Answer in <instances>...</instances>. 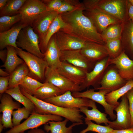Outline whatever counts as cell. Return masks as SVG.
I'll return each mask as SVG.
<instances>
[{"label":"cell","instance_id":"8992f818","mask_svg":"<svg viewBox=\"0 0 133 133\" xmlns=\"http://www.w3.org/2000/svg\"><path fill=\"white\" fill-rule=\"evenodd\" d=\"M71 92L68 91L61 95L47 99L44 101L67 109H79L84 106L92 108L96 105L95 102L89 99L74 97Z\"/></svg>","mask_w":133,"mask_h":133},{"label":"cell","instance_id":"816d5d0a","mask_svg":"<svg viewBox=\"0 0 133 133\" xmlns=\"http://www.w3.org/2000/svg\"><path fill=\"white\" fill-rule=\"evenodd\" d=\"M128 1L132 5H133V0H129Z\"/></svg>","mask_w":133,"mask_h":133},{"label":"cell","instance_id":"6da1fadb","mask_svg":"<svg viewBox=\"0 0 133 133\" xmlns=\"http://www.w3.org/2000/svg\"><path fill=\"white\" fill-rule=\"evenodd\" d=\"M83 5L71 12L60 14L65 23L60 30L86 42L105 45L101 34L83 13Z\"/></svg>","mask_w":133,"mask_h":133},{"label":"cell","instance_id":"9c48e42d","mask_svg":"<svg viewBox=\"0 0 133 133\" xmlns=\"http://www.w3.org/2000/svg\"><path fill=\"white\" fill-rule=\"evenodd\" d=\"M121 101L114 110L116 113L115 120L110 121L108 126L114 130H121L131 128V116L128 101L126 94L121 97Z\"/></svg>","mask_w":133,"mask_h":133},{"label":"cell","instance_id":"74e56055","mask_svg":"<svg viewBox=\"0 0 133 133\" xmlns=\"http://www.w3.org/2000/svg\"><path fill=\"white\" fill-rule=\"evenodd\" d=\"M84 119L85 124L87 125V127L79 133H86L89 131L98 133H110L113 130L108 126H103L95 124L85 117L84 118Z\"/></svg>","mask_w":133,"mask_h":133},{"label":"cell","instance_id":"ab89813d","mask_svg":"<svg viewBox=\"0 0 133 133\" xmlns=\"http://www.w3.org/2000/svg\"><path fill=\"white\" fill-rule=\"evenodd\" d=\"M17 109L14 111L12 114V121L13 127L20 124L22 119H27L30 114H31L30 112L24 107Z\"/></svg>","mask_w":133,"mask_h":133},{"label":"cell","instance_id":"cb8c5ba5","mask_svg":"<svg viewBox=\"0 0 133 133\" xmlns=\"http://www.w3.org/2000/svg\"><path fill=\"white\" fill-rule=\"evenodd\" d=\"M121 39L123 50L133 58V23L129 17L124 23Z\"/></svg>","mask_w":133,"mask_h":133},{"label":"cell","instance_id":"ac0fdd59","mask_svg":"<svg viewBox=\"0 0 133 133\" xmlns=\"http://www.w3.org/2000/svg\"><path fill=\"white\" fill-rule=\"evenodd\" d=\"M109 65H114L121 77L128 81L133 80V59H131L123 50L117 57L111 59L109 57Z\"/></svg>","mask_w":133,"mask_h":133},{"label":"cell","instance_id":"c3c4849f","mask_svg":"<svg viewBox=\"0 0 133 133\" xmlns=\"http://www.w3.org/2000/svg\"><path fill=\"white\" fill-rule=\"evenodd\" d=\"M9 0H0V10L6 5Z\"/></svg>","mask_w":133,"mask_h":133},{"label":"cell","instance_id":"b9f144b4","mask_svg":"<svg viewBox=\"0 0 133 133\" xmlns=\"http://www.w3.org/2000/svg\"><path fill=\"white\" fill-rule=\"evenodd\" d=\"M128 99L131 116V128H133V88L126 94Z\"/></svg>","mask_w":133,"mask_h":133},{"label":"cell","instance_id":"ffe728a7","mask_svg":"<svg viewBox=\"0 0 133 133\" xmlns=\"http://www.w3.org/2000/svg\"><path fill=\"white\" fill-rule=\"evenodd\" d=\"M56 70L70 81L80 86L84 83L87 72L83 69L63 61Z\"/></svg>","mask_w":133,"mask_h":133},{"label":"cell","instance_id":"d4e9b609","mask_svg":"<svg viewBox=\"0 0 133 133\" xmlns=\"http://www.w3.org/2000/svg\"><path fill=\"white\" fill-rule=\"evenodd\" d=\"M64 26L65 23L61 15L58 14L49 28L43 40L39 44L40 50L43 53L46 51L48 44L51 37Z\"/></svg>","mask_w":133,"mask_h":133},{"label":"cell","instance_id":"9a60e30c","mask_svg":"<svg viewBox=\"0 0 133 133\" xmlns=\"http://www.w3.org/2000/svg\"><path fill=\"white\" fill-rule=\"evenodd\" d=\"M1 94L0 98V112L2 114L0 116V122L4 127L11 129L13 127L12 116L14 110L20 108L18 102L13 101L9 95L4 93Z\"/></svg>","mask_w":133,"mask_h":133},{"label":"cell","instance_id":"f6af8a7d","mask_svg":"<svg viewBox=\"0 0 133 133\" xmlns=\"http://www.w3.org/2000/svg\"><path fill=\"white\" fill-rule=\"evenodd\" d=\"M110 133H133V128L121 130L113 129Z\"/></svg>","mask_w":133,"mask_h":133},{"label":"cell","instance_id":"5b68a950","mask_svg":"<svg viewBox=\"0 0 133 133\" xmlns=\"http://www.w3.org/2000/svg\"><path fill=\"white\" fill-rule=\"evenodd\" d=\"M39 44V37L31 26H27L21 30L16 41L18 48L40 58H44V54L40 50Z\"/></svg>","mask_w":133,"mask_h":133},{"label":"cell","instance_id":"60d3db41","mask_svg":"<svg viewBox=\"0 0 133 133\" xmlns=\"http://www.w3.org/2000/svg\"><path fill=\"white\" fill-rule=\"evenodd\" d=\"M45 4L47 11H56L62 6V0H42Z\"/></svg>","mask_w":133,"mask_h":133},{"label":"cell","instance_id":"1f68e13d","mask_svg":"<svg viewBox=\"0 0 133 133\" xmlns=\"http://www.w3.org/2000/svg\"><path fill=\"white\" fill-rule=\"evenodd\" d=\"M29 70L25 62L17 66L10 74L8 89L19 85L23 79L28 76Z\"/></svg>","mask_w":133,"mask_h":133},{"label":"cell","instance_id":"4fadbf2b","mask_svg":"<svg viewBox=\"0 0 133 133\" xmlns=\"http://www.w3.org/2000/svg\"><path fill=\"white\" fill-rule=\"evenodd\" d=\"M127 81L121 77L115 67L112 68L105 73L100 83V87L95 90L105 91L109 93L122 87Z\"/></svg>","mask_w":133,"mask_h":133},{"label":"cell","instance_id":"836d02e7","mask_svg":"<svg viewBox=\"0 0 133 133\" xmlns=\"http://www.w3.org/2000/svg\"><path fill=\"white\" fill-rule=\"evenodd\" d=\"M26 0H9L5 6L0 10V17L13 16L19 14V11Z\"/></svg>","mask_w":133,"mask_h":133},{"label":"cell","instance_id":"3957f363","mask_svg":"<svg viewBox=\"0 0 133 133\" xmlns=\"http://www.w3.org/2000/svg\"><path fill=\"white\" fill-rule=\"evenodd\" d=\"M85 8L94 7L124 23L128 17L127 0H85Z\"/></svg>","mask_w":133,"mask_h":133},{"label":"cell","instance_id":"e575fe53","mask_svg":"<svg viewBox=\"0 0 133 133\" xmlns=\"http://www.w3.org/2000/svg\"><path fill=\"white\" fill-rule=\"evenodd\" d=\"M39 81L28 76L24 78L20 83V88L33 95L36 91L44 84Z\"/></svg>","mask_w":133,"mask_h":133},{"label":"cell","instance_id":"277c9868","mask_svg":"<svg viewBox=\"0 0 133 133\" xmlns=\"http://www.w3.org/2000/svg\"><path fill=\"white\" fill-rule=\"evenodd\" d=\"M15 48L17 55L23 60L28 68V76L39 81L45 79V71L48 66L44 58H40L19 48Z\"/></svg>","mask_w":133,"mask_h":133},{"label":"cell","instance_id":"52a82bcc","mask_svg":"<svg viewBox=\"0 0 133 133\" xmlns=\"http://www.w3.org/2000/svg\"><path fill=\"white\" fill-rule=\"evenodd\" d=\"M23 122L14 127L5 133H20L29 129L36 128L50 121H62L63 118L59 116L51 115H43L34 113Z\"/></svg>","mask_w":133,"mask_h":133},{"label":"cell","instance_id":"e0dca14e","mask_svg":"<svg viewBox=\"0 0 133 133\" xmlns=\"http://www.w3.org/2000/svg\"><path fill=\"white\" fill-rule=\"evenodd\" d=\"M58 14L56 11H46L40 14L33 21L31 26L39 37V44L43 40L49 28Z\"/></svg>","mask_w":133,"mask_h":133},{"label":"cell","instance_id":"f907efd6","mask_svg":"<svg viewBox=\"0 0 133 133\" xmlns=\"http://www.w3.org/2000/svg\"><path fill=\"white\" fill-rule=\"evenodd\" d=\"M4 127L2 123L0 122V133H1Z\"/></svg>","mask_w":133,"mask_h":133},{"label":"cell","instance_id":"5bb4252c","mask_svg":"<svg viewBox=\"0 0 133 133\" xmlns=\"http://www.w3.org/2000/svg\"><path fill=\"white\" fill-rule=\"evenodd\" d=\"M108 57L96 63L92 70L86 72V77L83 83L80 86L81 91L90 86L95 89L100 87V83L107 68L110 66Z\"/></svg>","mask_w":133,"mask_h":133},{"label":"cell","instance_id":"ee69618b","mask_svg":"<svg viewBox=\"0 0 133 133\" xmlns=\"http://www.w3.org/2000/svg\"><path fill=\"white\" fill-rule=\"evenodd\" d=\"M128 13L129 18L133 23V5L127 0Z\"/></svg>","mask_w":133,"mask_h":133},{"label":"cell","instance_id":"f1b7e54d","mask_svg":"<svg viewBox=\"0 0 133 133\" xmlns=\"http://www.w3.org/2000/svg\"><path fill=\"white\" fill-rule=\"evenodd\" d=\"M44 83L33 95L37 99L44 100L63 94L60 89L51 83L45 82Z\"/></svg>","mask_w":133,"mask_h":133},{"label":"cell","instance_id":"7bdbcfd3","mask_svg":"<svg viewBox=\"0 0 133 133\" xmlns=\"http://www.w3.org/2000/svg\"><path fill=\"white\" fill-rule=\"evenodd\" d=\"M10 76L0 77V93H4L8 89Z\"/></svg>","mask_w":133,"mask_h":133},{"label":"cell","instance_id":"8d00e7d4","mask_svg":"<svg viewBox=\"0 0 133 133\" xmlns=\"http://www.w3.org/2000/svg\"><path fill=\"white\" fill-rule=\"evenodd\" d=\"M21 15L20 14L13 16H5L0 17V33L7 31L19 22Z\"/></svg>","mask_w":133,"mask_h":133},{"label":"cell","instance_id":"f35d334b","mask_svg":"<svg viewBox=\"0 0 133 133\" xmlns=\"http://www.w3.org/2000/svg\"><path fill=\"white\" fill-rule=\"evenodd\" d=\"M62 4L56 11L58 14L74 11L83 5L78 0H62Z\"/></svg>","mask_w":133,"mask_h":133},{"label":"cell","instance_id":"2e32d148","mask_svg":"<svg viewBox=\"0 0 133 133\" xmlns=\"http://www.w3.org/2000/svg\"><path fill=\"white\" fill-rule=\"evenodd\" d=\"M60 60L83 69L87 72L92 70L95 64L85 57L81 50L61 51Z\"/></svg>","mask_w":133,"mask_h":133},{"label":"cell","instance_id":"bcb514c9","mask_svg":"<svg viewBox=\"0 0 133 133\" xmlns=\"http://www.w3.org/2000/svg\"><path fill=\"white\" fill-rule=\"evenodd\" d=\"M7 49L0 50V58L4 63L7 57Z\"/></svg>","mask_w":133,"mask_h":133},{"label":"cell","instance_id":"ba28073f","mask_svg":"<svg viewBox=\"0 0 133 133\" xmlns=\"http://www.w3.org/2000/svg\"><path fill=\"white\" fill-rule=\"evenodd\" d=\"M46 11V6L42 0H26L19 11L21 15L19 22L26 26H31L38 16Z\"/></svg>","mask_w":133,"mask_h":133},{"label":"cell","instance_id":"30bf717a","mask_svg":"<svg viewBox=\"0 0 133 133\" xmlns=\"http://www.w3.org/2000/svg\"><path fill=\"white\" fill-rule=\"evenodd\" d=\"M45 82H49L58 88L64 93L81 91L80 85L77 84L60 74L56 70L48 67L45 73Z\"/></svg>","mask_w":133,"mask_h":133},{"label":"cell","instance_id":"f5cc1de1","mask_svg":"<svg viewBox=\"0 0 133 133\" xmlns=\"http://www.w3.org/2000/svg\"><path fill=\"white\" fill-rule=\"evenodd\" d=\"M20 133H24V132H21Z\"/></svg>","mask_w":133,"mask_h":133},{"label":"cell","instance_id":"d6a6232c","mask_svg":"<svg viewBox=\"0 0 133 133\" xmlns=\"http://www.w3.org/2000/svg\"><path fill=\"white\" fill-rule=\"evenodd\" d=\"M124 23L120 22L110 25L101 33L103 40H108L121 38Z\"/></svg>","mask_w":133,"mask_h":133},{"label":"cell","instance_id":"83f0119b","mask_svg":"<svg viewBox=\"0 0 133 133\" xmlns=\"http://www.w3.org/2000/svg\"><path fill=\"white\" fill-rule=\"evenodd\" d=\"M5 93L8 94L13 98L22 104L30 112L31 114L35 113L34 103L29 99L22 93L19 85L8 89Z\"/></svg>","mask_w":133,"mask_h":133},{"label":"cell","instance_id":"4316f807","mask_svg":"<svg viewBox=\"0 0 133 133\" xmlns=\"http://www.w3.org/2000/svg\"><path fill=\"white\" fill-rule=\"evenodd\" d=\"M6 48L7 51V57L4 64L1 67H4L6 71L10 74L17 66L24 62L18 56L15 47L9 46Z\"/></svg>","mask_w":133,"mask_h":133},{"label":"cell","instance_id":"8fae6325","mask_svg":"<svg viewBox=\"0 0 133 133\" xmlns=\"http://www.w3.org/2000/svg\"><path fill=\"white\" fill-rule=\"evenodd\" d=\"M83 13L91 19L98 32L100 34L110 25L122 22L94 7L85 8Z\"/></svg>","mask_w":133,"mask_h":133},{"label":"cell","instance_id":"7dc6e473","mask_svg":"<svg viewBox=\"0 0 133 133\" xmlns=\"http://www.w3.org/2000/svg\"><path fill=\"white\" fill-rule=\"evenodd\" d=\"M27 133H46L42 130L37 128L31 129Z\"/></svg>","mask_w":133,"mask_h":133},{"label":"cell","instance_id":"7c38bea8","mask_svg":"<svg viewBox=\"0 0 133 133\" xmlns=\"http://www.w3.org/2000/svg\"><path fill=\"white\" fill-rule=\"evenodd\" d=\"M95 90L94 89H90L83 92H72V95L75 98H87L100 104L103 107L105 113L109 116L110 118L114 120L116 118V115L114 111L117 106L111 105L106 102L105 96L108 93L106 91L99 90L96 92Z\"/></svg>","mask_w":133,"mask_h":133},{"label":"cell","instance_id":"7402d4cb","mask_svg":"<svg viewBox=\"0 0 133 133\" xmlns=\"http://www.w3.org/2000/svg\"><path fill=\"white\" fill-rule=\"evenodd\" d=\"M44 54V58L47 63L48 67L56 70L60 66L61 61L60 60L61 51L56 43L55 34L50 40Z\"/></svg>","mask_w":133,"mask_h":133},{"label":"cell","instance_id":"7a4b0ae2","mask_svg":"<svg viewBox=\"0 0 133 133\" xmlns=\"http://www.w3.org/2000/svg\"><path fill=\"white\" fill-rule=\"evenodd\" d=\"M22 93L34 103L35 113L41 114L55 115L63 117L73 123H83L84 117L79 109H67L38 99L20 88Z\"/></svg>","mask_w":133,"mask_h":133},{"label":"cell","instance_id":"603a6c76","mask_svg":"<svg viewBox=\"0 0 133 133\" xmlns=\"http://www.w3.org/2000/svg\"><path fill=\"white\" fill-rule=\"evenodd\" d=\"M26 26L19 22L8 30L0 33V50L9 46L17 48L16 41L18 36L21 30Z\"/></svg>","mask_w":133,"mask_h":133},{"label":"cell","instance_id":"d590c367","mask_svg":"<svg viewBox=\"0 0 133 133\" xmlns=\"http://www.w3.org/2000/svg\"><path fill=\"white\" fill-rule=\"evenodd\" d=\"M109 57L111 59L118 56L124 50L121 38L109 40L105 43Z\"/></svg>","mask_w":133,"mask_h":133},{"label":"cell","instance_id":"4dcf8cb0","mask_svg":"<svg viewBox=\"0 0 133 133\" xmlns=\"http://www.w3.org/2000/svg\"><path fill=\"white\" fill-rule=\"evenodd\" d=\"M133 88V80L128 81L123 86L118 89L107 94L105 96L106 102L110 105L117 106L119 99Z\"/></svg>","mask_w":133,"mask_h":133},{"label":"cell","instance_id":"d6986e66","mask_svg":"<svg viewBox=\"0 0 133 133\" xmlns=\"http://www.w3.org/2000/svg\"><path fill=\"white\" fill-rule=\"evenodd\" d=\"M55 35L57 44L61 51L81 50L86 43L60 30Z\"/></svg>","mask_w":133,"mask_h":133},{"label":"cell","instance_id":"f546056e","mask_svg":"<svg viewBox=\"0 0 133 133\" xmlns=\"http://www.w3.org/2000/svg\"><path fill=\"white\" fill-rule=\"evenodd\" d=\"M88 108L84 106L79 109L81 112L85 115L86 118L95 121L97 124L100 125L104 123L106 126H108L110 121L107 117L106 114L100 111L96 105L93 107L91 109L89 110Z\"/></svg>","mask_w":133,"mask_h":133},{"label":"cell","instance_id":"681fc988","mask_svg":"<svg viewBox=\"0 0 133 133\" xmlns=\"http://www.w3.org/2000/svg\"><path fill=\"white\" fill-rule=\"evenodd\" d=\"M0 77H6L10 76V74L6 71H5L3 69H0Z\"/></svg>","mask_w":133,"mask_h":133},{"label":"cell","instance_id":"484cf974","mask_svg":"<svg viewBox=\"0 0 133 133\" xmlns=\"http://www.w3.org/2000/svg\"><path fill=\"white\" fill-rule=\"evenodd\" d=\"M69 120L67 119L62 121H50L45 124L44 129L47 132L50 133H72L73 128L77 125L83 124L81 123H73L68 127L66 126Z\"/></svg>","mask_w":133,"mask_h":133},{"label":"cell","instance_id":"44dd1931","mask_svg":"<svg viewBox=\"0 0 133 133\" xmlns=\"http://www.w3.org/2000/svg\"><path fill=\"white\" fill-rule=\"evenodd\" d=\"M82 54L90 61L96 63L109 57L105 45L86 42L84 47L81 50Z\"/></svg>","mask_w":133,"mask_h":133}]
</instances>
